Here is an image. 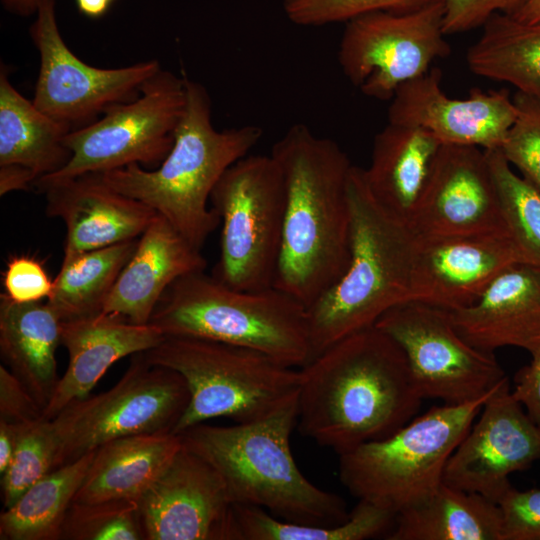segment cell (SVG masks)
<instances>
[{
	"instance_id": "obj_35",
	"label": "cell",
	"mask_w": 540,
	"mask_h": 540,
	"mask_svg": "<svg viewBox=\"0 0 540 540\" xmlns=\"http://www.w3.org/2000/svg\"><path fill=\"white\" fill-rule=\"evenodd\" d=\"M60 540H145L136 500L72 503Z\"/></svg>"
},
{
	"instance_id": "obj_11",
	"label": "cell",
	"mask_w": 540,
	"mask_h": 540,
	"mask_svg": "<svg viewBox=\"0 0 540 540\" xmlns=\"http://www.w3.org/2000/svg\"><path fill=\"white\" fill-rule=\"evenodd\" d=\"M185 105V74L177 76L161 68L136 99L116 104L93 123L70 131L65 137L69 161L39 178L34 187L131 164L158 167L173 146Z\"/></svg>"
},
{
	"instance_id": "obj_25",
	"label": "cell",
	"mask_w": 540,
	"mask_h": 540,
	"mask_svg": "<svg viewBox=\"0 0 540 540\" xmlns=\"http://www.w3.org/2000/svg\"><path fill=\"white\" fill-rule=\"evenodd\" d=\"M61 320L47 301L18 303L0 296V354L45 409L58 384ZM44 413V412H43Z\"/></svg>"
},
{
	"instance_id": "obj_27",
	"label": "cell",
	"mask_w": 540,
	"mask_h": 540,
	"mask_svg": "<svg viewBox=\"0 0 540 540\" xmlns=\"http://www.w3.org/2000/svg\"><path fill=\"white\" fill-rule=\"evenodd\" d=\"M71 129L41 111L0 69V166L19 165L37 178L62 169L71 157L65 137Z\"/></svg>"
},
{
	"instance_id": "obj_30",
	"label": "cell",
	"mask_w": 540,
	"mask_h": 540,
	"mask_svg": "<svg viewBox=\"0 0 540 540\" xmlns=\"http://www.w3.org/2000/svg\"><path fill=\"white\" fill-rule=\"evenodd\" d=\"M95 450L52 470L0 515L1 540H60L65 516L82 485Z\"/></svg>"
},
{
	"instance_id": "obj_34",
	"label": "cell",
	"mask_w": 540,
	"mask_h": 540,
	"mask_svg": "<svg viewBox=\"0 0 540 540\" xmlns=\"http://www.w3.org/2000/svg\"><path fill=\"white\" fill-rule=\"evenodd\" d=\"M58 451L52 420L19 424L11 462L2 474L3 506H11L30 486L54 469Z\"/></svg>"
},
{
	"instance_id": "obj_26",
	"label": "cell",
	"mask_w": 540,
	"mask_h": 540,
	"mask_svg": "<svg viewBox=\"0 0 540 540\" xmlns=\"http://www.w3.org/2000/svg\"><path fill=\"white\" fill-rule=\"evenodd\" d=\"M182 442L175 433L118 438L95 450L73 503L138 500L167 468Z\"/></svg>"
},
{
	"instance_id": "obj_47",
	"label": "cell",
	"mask_w": 540,
	"mask_h": 540,
	"mask_svg": "<svg viewBox=\"0 0 540 540\" xmlns=\"http://www.w3.org/2000/svg\"><path fill=\"white\" fill-rule=\"evenodd\" d=\"M523 23H536L540 21V0H528L515 14L510 15Z\"/></svg>"
},
{
	"instance_id": "obj_31",
	"label": "cell",
	"mask_w": 540,
	"mask_h": 540,
	"mask_svg": "<svg viewBox=\"0 0 540 540\" xmlns=\"http://www.w3.org/2000/svg\"><path fill=\"white\" fill-rule=\"evenodd\" d=\"M137 243L138 238L63 257L53 291L46 300L62 322L103 313L117 278Z\"/></svg>"
},
{
	"instance_id": "obj_18",
	"label": "cell",
	"mask_w": 540,
	"mask_h": 540,
	"mask_svg": "<svg viewBox=\"0 0 540 540\" xmlns=\"http://www.w3.org/2000/svg\"><path fill=\"white\" fill-rule=\"evenodd\" d=\"M409 226L419 237L507 233L486 151L442 145Z\"/></svg>"
},
{
	"instance_id": "obj_2",
	"label": "cell",
	"mask_w": 540,
	"mask_h": 540,
	"mask_svg": "<svg viewBox=\"0 0 540 540\" xmlns=\"http://www.w3.org/2000/svg\"><path fill=\"white\" fill-rule=\"evenodd\" d=\"M285 208L274 287L306 308L344 273L350 257L347 184L352 164L340 146L302 123L274 144Z\"/></svg>"
},
{
	"instance_id": "obj_16",
	"label": "cell",
	"mask_w": 540,
	"mask_h": 540,
	"mask_svg": "<svg viewBox=\"0 0 540 540\" xmlns=\"http://www.w3.org/2000/svg\"><path fill=\"white\" fill-rule=\"evenodd\" d=\"M137 502L145 540H237L224 480L183 445Z\"/></svg>"
},
{
	"instance_id": "obj_23",
	"label": "cell",
	"mask_w": 540,
	"mask_h": 540,
	"mask_svg": "<svg viewBox=\"0 0 540 540\" xmlns=\"http://www.w3.org/2000/svg\"><path fill=\"white\" fill-rule=\"evenodd\" d=\"M206 259L165 218L157 214L138 238L103 313L135 324H148L169 286L180 277L204 271Z\"/></svg>"
},
{
	"instance_id": "obj_42",
	"label": "cell",
	"mask_w": 540,
	"mask_h": 540,
	"mask_svg": "<svg viewBox=\"0 0 540 540\" xmlns=\"http://www.w3.org/2000/svg\"><path fill=\"white\" fill-rule=\"evenodd\" d=\"M531 362L517 371L512 396L540 427V346L531 354Z\"/></svg>"
},
{
	"instance_id": "obj_43",
	"label": "cell",
	"mask_w": 540,
	"mask_h": 540,
	"mask_svg": "<svg viewBox=\"0 0 540 540\" xmlns=\"http://www.w3.org/2000/svg\"><path fill=\"white\" fill-rule=\"evenodd\" d=\"M38 180L29 169L19 165L0 166V195L12 191L28 190Z\"/></svg>"
},
{
	"instance_id": "obj_1",
	"label": "cell",
	"mask_w": 540,
	"mask_h": 540,
	"mask_svg": "<svg viewBox=\"0 0 540 540\" xmlns=\"http://www.w3.org/2000/svg\"><path fill=\"white\" fill-rule=\"evenodd\" d=\"M300 371L296 427L338 456L393 434L424 400L402 348L375 325L336 341Z\"/></svg>"
},
{
	"instance_id": "obj_19",
	"label": "cell",
	"mask_w": 540,
	"mask_h": 540,
	"mask_svg": "<svg viewBox=\"0 0 540 540\" xmlns=\"http://www.w3.org/2000/svg\"><path fill=\"white\" fill-rule=\"evenodd\" d=\"M518 262L523 260L508 233L416 236L411 300L447 311L468 307Z\"/></svg>"
},
{
	"instance_id": "obj_21",
	"label": "cell",
	"mask_w": 540,
	"mask_h": 540,
	"mask_svg": "<svg viewBox=\"0 0 540 540\" xmlns=\"http://www.w3.org/2000/svg\"><path fill=\"white\" fill-rule=\"evenodd\" d=\"M450 312L458 332L474 347L490 353L517 347L531 355L540 346V267L510 265L473 304Z\"/></svg>"
},
{
	"instance_id": "obj_40",
	"label": "cell",
	"mask_w": 540,
	"mask_h": 540,
	"mask_svg": "<svg viewBox=\"0 0 540 540\" xmlns=\"http://www.w3.org/2000/svg\"><path fill=\"white\" fill-rule=\"evenodd\" d=\"M528 0H444L446 35L466 32L483 26L494 14L513 15Z\"/></svg>"
},
{
	"instance_id": "obj_9",
	"label": "cell",
	"mask_w": 540,
	"mask_h": 540,
	"mask_svg": "<svg viewBox=\"0 0 540 540\" xmlns=\"http://www.w3.org/2000/svg\"><path fill=\"white\" fill-rule=\"evenodd\" d=\"M210 203L222 224L213 276L240 290L274 287L285 208L281 168L270 155H246L222 175Z\"/></svg>"
},
{
	"instance_id": "obj_36",
	"label": "cell",
	"mask_w": 540,
	"mask_h": 540,
	"mask_svg": "<svg viewBox=\"0 0 540 540\" xmlns=\"http://www.w3.org/2000/svg\"><path fill=\"white\" fill-rule=\"evenodd\" d=\"M444 0H285L288 19L302 26H321L373 11L410 13Z\"/></svg>"
},
{
	"instance_id": "obj_13",
	"label": "cell",
	"mask_w": 540,
	"mask_h": 540,
	"mask_svg": "<svg viewBox=\"0 0 540 540\" xmlns=\"http://www.w3.org/2000/svg\"><path fill=\"white\" fill-rule=\"evenodd\" d=\"M438 2L410 13L373 11L346 21L338 61L347 79L377 100H391L404 83L450 54Z\"/></svg>"
},
{
	"instance_id": "obj_8",
	"label": "cell",
	"mask_w": 540,
	"mask_h": 540,
	"mask_svg": "<svg viewBox=\"0 0 540 540\" xmlns=\"http://www.w3.org/2000/svg\"><path fill=\"white\" fill-rule=\"evenodd\" d=\"M493 390L464 404L432 406L388 437L339 455L341 483L358 500L396 515L425 500L443 483L447 461Z\"/></svg>"
},
{
	"instance_id": "obj_6",
	"label": "cell",
	"mask_w": 540,
	"mask_h": 540,
	"mask_svg": "<svg viewBox=\"0 0 540 540\" xmlns=\"http://www.w3.org/2000/svg\"><path fill=\"white\" fill-rule=\"evenodd\" d=\"M149 323L164 336L249 348L291 367L311 360L307 308L276 287L240 290L204 271L190 273L169 286Z\"/></svg>"
},
{
	"instance_id": "obj_28",
	"label": "cell",
	"mask_w": 540,
	"mask_h": 540,
	"mask_svg": "<svg viewBox=\"0 0 540 540\" xmlns=\"http://www.w3.org/2000/svg\"><path fill=\"white\" fill-rule=\"evenodd\" d=\"M388 540H501L497 503L445 483L396 515Z\"/></svg>"
},
{
	"instance_id": "obj_45",
	"label": "cell",
	"mask_w": 540,
	"mask_h": 540,
	"mask_svg": "<svg viewBox=\"0 0 540 540\" xmlns=\"http://www.w3.org/2000/svg\"><path fill=\"white\" fill-rule=\"evenodd\" d=\"M116 0H75L79 13L91 19L103 17Z\"/></svg>"
},
{
	"instance_id": "obj_12",
	"label": "cell",
	"mask_w": 540,
	"mask_h": 540,
	"mask_svg": "<svg viewBox=\"0 0 540 540\" xmlns=\"http://www.w3.org/2000/svg\"><path fill=\"white\" fill-rule=\"evenodd\" d=\"M402 348L424 399L464 404L488 394L508 378L494 353L467 342L451 312L407 300L386 311L375 323Z\"/></svg>"
},
{
	"instance_id": "obj_22",
	"label": "cell",
	"mask_w": 540,
	"mask_h": 540,
	"mask_svg": "<svg viewBox=\"0 0 540 540\" xmlns=\"http://www.w3.org/2000/svg\"><path fill=\"white\" fill-rule=\"evenodd\" d=\"M164 337L150 323L135 324L114 314L61 321V345L69 362L44 409V418L52 420L69 403L87 397L113 363L154 348Z\"/></svg>"
},
{
	"instance_id": "obj_7",
	"label": "cell",
	"mask_w": 540,
	"mask_h": 540,
	"mask_svg": "<svg viewBox=\"0 0 540 540\" xmlns=\"http://www.w3.org/2000/svg\"><path fill=\"white\" fill-rule=\"evenodd\" d=\"M144 353L148 361L178 372L186 382L190 399L175 434L213 418L260 420L298 396L300 369L249 348L165 336Z\"/></svg>"
},
{
	"instance_id": "obj_24",
	"label": "cell",
	"mask_w": 540,
	"mask_h": 540,
	"mask_svg": "<svg viewBox=\"0 0 540 540\" xmlns=\"http://www.w3.org/2000/svg\"><path fill=\"white\" fill-rule=\"evenodd\" d=\"M442 145L424 129L392 123L374 138L370 165L364 169L366 183L376 201L408 225L431 182Z\"/></svg>"
},
{
	"instance_id": "obj_4",
	"label": "cell",
	"mask_w": 540,
	"mask_h": 540,
	"mask_svg": "<svg viewBox=\"0 0 540 540\" xmlns=\"http://www.w3.org/2000/svg\"><path fill=\"white\" fill-rule=\"evenodd\" d=\"M185 84V110L163 162L154 169L131 164L99 174L114 190L151 207L201 250L220 224L209 206L215 186L258 143L263 131L255 125L215 129L205 87L186 75Z\"/></svg>"
},
{
	"instance_id": "obj_32",
	"label": "cell",
	"mask_w": 540,
	"mask_h": 540,
	"mask_svg": "<svg viewBox=\"0 0 540 540\" xmlns=\"http://www.w3.org/2000/svg\"><path fill=\"white\" fill-rule=\"evenodd\" d=\"M237 540H367L391 533L396 514L365 500L351 510L343 523L313 526L279 519L264 509L235 504Z\"/></svg>"
},
{
	"instance_id": "obj_3",
	"label": "cell",
	"mask_w": 540,
	"mask_h": 540,
	"mask_svg": "<svg viewBox=\"0 0 540 540\" xmlns=\"http://www.w3.org/2000/svg\"><path fill=\"white\" fill-rule=\"evenodd\" d=\"M296 425L297 398L260 420L230 426L203 422L178 435L184 447L216 469L234 504L289 522L339 525L350 515L344 499L310 482L294 460L290 436Z\"/></svg>"
},
{
	"instance_id": "obj_39",
	"label": "cell",
	"mask_w": 540,
	"mask_h": 540,
	"mask_svg": "<svg viewBox=\"0 0 540 540\" xmlns=\"http://www.w3.org/2000/svg\"><path fill=\"white\" fill-rule=\"evenodd\" d=\"M4 295L18 303L47 300L54 286L43 264L27 255L9 259L3 273Z\"/></svg>"
},
{
	"instance_id": "obj_10",
	"label": "cell",
	"mask_w": 540,
	"mask_h": 540,
	"mask_svg": "<svg viewBox=\"0 0 540 540\" xmlns=\"http://www.w3.org/2000/svg\"><path fill=\"white\" fill-rule=\"evenodd\" d=\"M189 399L178 372L151 363L144 352L132 355L113 387L69 403L52 419L58 442L54 469L118 438L174 433Z\"/></svg>"
},
{
	"instance_id": "obj_41",
	"label": "cell",
	"mask_w": 540,
	"mask_h": 540,
	"mask_svg": "<svg viewBox=\"0 0 540 540\" xmlns=\"http://www.w3.org/2000/svg\"><path fill=\"white\" fill-rule=\"evenodd\" d=\"M44 408L25 384L0 365V419L25 424L44 418Z\"/></svg>"
},
{
	"instance_id": "obj_33",
	"label": "cell",
	"mask_w": 540,
	"mask_h": 540,
	"mask_svg": "<svg viewBox=\"0 0 540 540\" xmlns=\"http://www.w3.org/2000/svg\"><path fill=\"white\" fill-rule=\"evenodd\" d=\"M485 151L507 233L523 262L540 267V189L515 173L499 149Z\"/></svg>"
},
{
	"instance_id": "obj_15",
	"label": "cell",
	"mask_w": 540,
	"mask_h": 540,
	"mask_svg": "<svg viewBox=\"0 0 540 540\" xmlns=\"http://www.w3.org/2000/svg\"><path fill=\"white\" fill-rule=\"evenodd\" d=\"M540 460V427L512 396L508 378L486 399L479 420L447 461L443 483L497 503L509 475Z\"/></svg>"
},
{
	"instance_id": "obj_5",
	"label": "cell",
	"mask_w": 540,
	"mask_h": 540,
	"mask_svg": "<svg viewBox=\"0 0 540 540\" xmlns=\"http://www.w3.org/2000/svg\"><path fill=\"white\" fill-rule=\"evenodd\" d=\"M350 257L341 277L307 308L311 360L336 341L374 326L392 307L411 300L416 235L373 197L364 169L347 184Z\"/></svg>"
},
{
	"instance_id": "obj_14",
	"label": "cell",
	"mask_w": 540,
	"mask_h": 540,
	"mask_svg": "<svg viewBox=\"0 0 540 540\" xmlns=\"http://www.w3.org/2000/svg\"><path fill=\"white\" fill-rule=\"evenodd\" d=\"M40 56L32 101L71 131L96 121L110 107L136 99L161 65L146 60L119 68H99L78 58L57 23L56 0H41L29 27Z\"/></svg>"
},
{
	"instance_id": "obj_46",
	"label": "cell",
	"mask_w": 540,
	"mask_h": 540,
	"mask_svg": "<svg viewBox=\"0 0 540 540\" xmlns=\"http://www.w3.org/2000/svg\"><path fill=\"white\" fill-rule=\"evenodd\" d=\"M41 0H1L6 11L11 14L27 17L34 15Z\"/></svg>"
},
{
	"instance_id": "obj_17",
	"label": "cell",
	"mask_w": 540,
	"mask_h": 540,
	"mask_svg": "<svg viewBox=\"0 0 540 540\" xmlns=\"http://www.w3.org/2000/svg\"><path fill=\"white\" fill-rule=\"evenodd\" d=\"M441 84L438 67L402 84L390 100L388 123L424 129L443 145L499 149L517 114L509 92L475 88L457 99Z\"/></svg>"
},
{
	"instance_id": "obj_37",
	"label": "cell",
	"mask_w": 540,
	"mask_h": 540,
	"mask_svg": "<svg viewBox=\"0 0 540 540\" xmlns=\"http://www.w3.org/2000/svg\"><path fill=\"white\" fill-rule=\"evenodd\" d=\"M516 118L499 148L521 176L540 189V99L517 91Z\"/></svg>"
},
{
	"instance_id": "obj_29",
	"label": "cell",
	"mask_w": 540,
	"mask_h": 540,
	"mask_svg": "<svg viewBox=\"0 0 540 540\" xmlns=\"http://www.w3.org/2000/svg\"><path fill=\"white\" fill-rule=\"evenodd\" d=\"M466 59L474 74L509 83L540 99V21L523 23L510 15L494 14L484 23Z\"/></svg>"
},
{
	"instance_id": "obj_38",
	"label": "cell",
	"mask_w": 540,
	"mask_h": 540,
	"mask_svg": "<svg viewBox=\"0 0 540 540\" xmlns=\"http://www.w3.org/2000/svg\"><path fill=\"white\" fill-rule=\"evenodd\" d=\"M501 540H540V489L512 485L499 498Z\"/></svg>"
},
{
	"instance_id": "obj_44",
	"label": "cell",
	"mask_w": 540,
	"mask_h": 540,
	"mask_svg": "<svg viewBox=\"0 0 540 540\" xmlns=\"http://www.w3.org/2000/svg\"><path fill=\"white\" fill-rule=\"evenodd\" d=\"M19 424L0 419V473L8 468L13 457L18 436Z\"/></svg>"
},
{
	"instance_id": "obj_20",
	"label": "cell",
	"mask_w": 540,
	"mask_h": 540,
	"mask_svg": "<svg viewBox=\"0 0 540 540\" xmlns=\"http://www.w3.org/2000/svg\"><path fill=\"white\" fill-rule=\"evenodd\" d=\"M46 214L66 227L64 256L137 239L157 216L155 210L104 182L99 173L39 184Z\"/></svg>"
}]
</instances>
